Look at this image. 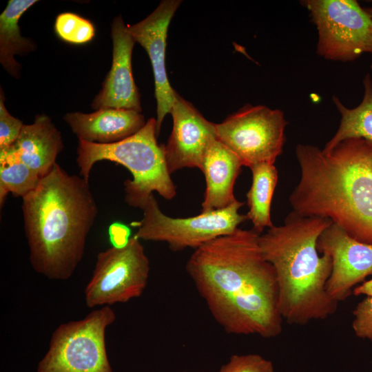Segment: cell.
<instances>
[{"instance_id": "obj_1", "label": "cell", "mask_w": 372, "mask_h": 372, "mask_svg": "<svg viewBox=\"0 0 372 372\" xmlns=\"http://www.w3.org/2000/svg\"><path fill=\"white\" fill-rule=\"evenodd\" d=\"M260 234L238 228L195 249L186 270L216 321L228 333L279 335L275 270L262 254Z\"/></svg>"}, {"instance_id": "obj_2", "label": "cell", "mask_w": 372, "mask_h": 372, "mask_svg": "<svg viewBox=\"0 0 372 372\" xmlns=\"http://www.w3.org/2000/svg\"><path fill=\"white\" fill-rule=\"evenodd\" d=\"M296 154L300 178L289 198L293 211L328 219L372 245V142L349 138L329 152L299 144Z\"/></svg>"}, {"instance_id": "obj_3", "label": "cell", "mask_w": 372, "mask_h": 372, "mask_svg": "<svg viewBox=\"0 0 372 372\" xmlns=\"http://www.w3.org/2000/svg\"><path fill=\"white\" fill-rule=\"evenodd\" d=\"M22 200L33 269L50 280L69 279L83 257L98 214L89 181L56 163Z\"/></svg>"}, {"instance_id": "obj_4", "label": "cell", "mask_w": 372, "mask_h": 372, "mask_svg": "<svg viewBox=\"0 0 372 372\" xmlns=\"http://www.w3.org/2000/svg\"><path fill=\"white\" fill-rule=\"evenodd\" d=\"M331 223L292 211L282 225L259 236L262 256L275 270L280 315L289 324L325 320L337 311L338 302L326 289L331 259L317 249L319 236Z\"/></svg>"}, {"instance_id": "obj_5", "label": "cell", "mask_w": 372, "mask_h": 372, "mask_svg": "<svg viewBox=\"0 0 372 372\" xmlns=\"http://www.w3.org/2000/svg\"><path fill=\"white\" fill-rule=\"evenodd\" d=\"M156 120L151 118L134 135L110 144L79 141L76 163L80 176L89 181L93 165L110 161L127 168L132 180L124 182L125 201L140 208L156 192L163 198L175 197L176 189L168 171L163 145L156 141Z\"/></svg>"}, {"instance_id": "obj_6", "label": "cell", "mask_w": 372, "mask_h": 372, "mask_svg": "<svg viewBox=\"0 0 372 372\" xmlns=\"http://www.w3.org/2000/svg\"><path fill=\"white\" fill-rule=\"evenodd\" d=\"M116 320L110 306L92 310L83 318L59 325L37 372H113L105 331Z\"/></svg>"}, {"instance_id": "obj_7", "label": "cell", "mask_w": 372, "mask_h": 372, "mask_svg": "<svg viewBox=\"0 0 372 372\" xmlns=\"http://www.w3.org/2000/svg\"><path fill=\"white\" fill-rule=\"evenodd\" d=\"M243 202L236 200L228 207L189 218H172L163 214L152 194L140 207L143 219L136 223L134 236L139 240L165 242L175 251L187 247L197 249L216 238L230 234L247 220L239 209Z\"/></svg>"}, {"instance_id": "obj_8", "label": "cell", "mask_w": 372, "mask_h": 372, "mask_svg": "<svg viewBox=\"0 0 372 372\" xmlns=\"http://www.w3.org/2000/svg\"><path fill=\"white\" fill-rule=\"evenodd\" d=\"M318 40L317 53L326 59L352 61L372 54V17L355 0H306Z\"/></svg>"}, {"instance_id": "obj_9", "label": "cell", "mask_w": 372, "mask_h": 372, "mask_svg": "<svg viewBox=\"0 0 372 372\" xmlns=\"http://www.w3.org/2000/svg\"><path fill=\"white\" fill-rule=\"evenodd\" d=\"M149 272L148 258L134 236L124 246L99 252L84 290L86 306H110L140 297L147 287Z\"/></svg>"}, {"instance_id": "obj_10", "label": "cell", "mask_w": 372, "mask_h": 372, "mask_svg": "<svg viewBox=\"0 0 372 372\" xmlns=\"http://www.w3.org/2000/svg\"><path fill=\"white\" fill-rule=\"evenodd\" d=\"M288 122L280 110L247 105L216 124L217 138L251 167L274 164L282 152Z\"/></svg>"}, {"instance_id": "obj_11", "label": "cell", "mask_w": 372, "mask_h": 372, "mask_svg": "<svg viewBox=\"0 0 372 372\" xmlns=\"http://www.w3.org/2000/svg\"><path fill=\"white\" fill-rule=\"evenodd\" d=\"M317 249L331 259L332 269L326 289L338 303L348 298L359 283L372 275V245L353 238L333 223L319 236Z\"/></svg>"}, {"instance_id": "obj_12", "label": "cell", "mask_w": 372, "mask_h": 372, "mask_svg": "<svg viewBox=\"0 0 372 372\" xmlns=\"http://www.w3.org/2000/svg\"><path fill=\"white\" fill-rule=\"evenodd\" d=\"M170 114L172 131L163 145L169 172L185 167L200 169L208 147L217 138L216 123L207 121L178 93Z\"/></svg>"}, {"instance_id": "obj_13", "label": "cell", "mask_w": 372, "mask_h": 372, "mask_svg": "<svg viewBox=\"0 0 372 372\" xmlns=\"http://www.w3.org/2000/svg\"><path fill=\"white\" fill-rule=\"evenodd\" d=\"M180 0H164L145 19L127 25L135 42L146 50L152 67L155 98L156 100V134L167 114L170 113L176 92L172 87L167 76L165 50L169 23L180 6Z\"/></svg>"}, {"instance_id": "obj_14", "label": "cell", "mask_w": 372, "mask_h": 372, "mask_svg": "<svg viewBox=\"0 0 372 372\" xmlns=\"http://www.w3.org/2000/svg\"><path fill=\"white\" fill-rule=\"evenodd\" d=\"M111 37L113 44L112 67L91 107L96 110L117 108L141 112V95L134 81L132 69V54L136 42L121 15L112 21Z\"/></svg>"}, {"instance_id": "obj_15", "label": "cell", "mask_w": 372, "mask_h": 372, "mask_svg": "<svg viewBox=\"0 0 372 372\" xmlns=\"http://www.w3.org/2000/svg\"><path fill=\"white\" fill-rule=\"evenodd\" d=\"M63 120L79 141L98 144L121 141L136 134L147 122L141 112L117 108L67 113Z\"/></svg>"}, {"instance_id": "obj_16", "label": "cell", "mask_w": 372, "mask_h": 372, "mask_svg": "<svg viewBox=\"0 0 372 372\" xmlns=\"http://www.w3.org/2000/svg\"><path fill=\"white\" fill-rule=\"evenodd\" d=\"M63 147L59 130L48 116L40 114L32 124H23L15 143L0 152L15 157L42 178L57 163Z\"/></svg>"}, {"instance_id": "obj_17", "label": "cell", "mask_w": 372, "mask_h": 372, "mask_svg": "<svg viewBox=\"0 0 372 372\" xmlns=\"http://www.w3.org/2000/svg\"><path fill=\"white\" fill-rule=\"evenodd\" d=\"M242 166L239 158L218 138L211 143L200 169L206 182L201 213L224 209L237 200L234 187Z\"/></svg>"}, {"instance_id": "obj_18", "label": "cell", "mask_w": 372, "mask_h": 372, "mask_svg": "<svg viewBox=\"0 0 372 372\" xmlns=\"http://www.w3.org/2000/svg\"><path fill=\"white\" fill-rule=\"evenodd\" d=\"M35 0H10L0 15V63L14 78L20 76L21 66L15 55H23L35 49L34 43L21 34L19 21Z\"/></svg>"}, {"instance_id": "obj_19", "label": "cell", "mask_w": 372, "mask_h": 372, "mask_svg": "<svg viewBox=\"0 0 372 372\" xmlns=\"http://www.w3.org/2000/svg\"><path fill=\"white\" fill-rule=\"evenodd\" d=\"M364 95L361 103L354 108L347 107L336 96L333 102L341 118L338 129L322 149L329 152L338 144L349 138H362L372 142V79L367 74L363 79Z\"/></svg>"}, {"instance_id": "obj_20", "label": "cell", "mask_w": 372, "mask_h": 372, "mask_svg": "<svg viewBox=\"0 0 372 372\" xmlns=\"http://www.w3.org/2000/svg\"><path fill=\"white\" fill-rule=\"evenodd\" d=\"M252 174L251 187L247 194L249 211L247 214L252 229L262 234L265 228L273 226L271 218V204L278 183V171L274 164L261 163L249 168Z\"/></svg>"}, {"instance_id": "obj_21", "label": "cell", "mask_w": 372, "mask_h": 372, "mask_svg": "<svg viewBox=\"0 0 372 372\" xmlns=\"http://www.w3.org/2000/svg\"><path fill=\"white\" fill-rule=\"evenodd\" d=\"M41 177L32 169L4 152H0V206L8 193L22 198L32 192Z\"/></svg>"}, {"instance_id": "obj_22", "label": "cell", "mask_w": 372, "mask_h": 372, "mask_svg": "<svg viewBox=\"0 0 372 372\" xmlns=\"http://www.w3.org/2000/svg\"><path fill=\"white\" fill-rule=\"evenodd\" d=\"M54 30L63 41L74 44L87 43L95 34L91 21L72 12L61 13L56 17Z\"/></svg>"}, {"instance_id": "obj_23", "label": "cell", "mask_w": 372, "mask_h": 372, "mask_svg": "<svg viewBox=\"0 0 372 372\" xmlns=\"http://www.w3.org/2000/svg\"><path fill=\"white\" fill-rule=\"evenodd\" d=\"M218 372H274L271 361L256 353L233 355Z\"/></svg>"}, {"instance_id": "obj_24", "label": "cell", "mask_w": 372, "mask_h": 372, "mask_svg": "<svg viewBox=\"0 0 372 372\" xmlns=\"http://www.w3.org/2000/svg\"><path fill=\"white\" fill-rule=\"evenodd\" d=\"M23 123L12 116L4 104V94L1 88L0 94V150L8 149L17 141Z\"/></svg>"}, {"instance_id": "obj_25", "label": "cell", "mask_w": 372, "mask_h": 372, "mask_svg": "<svg viewBox=\"0 0 372 372\" xmlns=\"http://www.w3.org/2000/svg\"><path fill=\"white\" fill-rule=\"evenodd\" d=\"M352 328L355 335L372 342V298L366 297L353 311Z\"/></svg>"}, {"instance_id": "obj_26", "label": "cell", "mask_w": 372, "mask_h": 372, "mask_svg": "<svg viewBox=\"0 0 372 372\" xmlns=\"http://www.w3.org/2000/svg\"><path fill=\"white\" fill-rule=\"evenodd\" d=\"M110 229L113 246L122 247L127 243L130 238H129V230L125 226L121 225H112Z\"/></svg>"}, {"instance_id": "obj_27", "label": "cell", "mask_w": 372, "mask_h": 372, "mask_svg": "<svg viewBox=\"0 0 372 372\" xmlns=\"http://www.w3.org/2000/svg\"><path fill=\"white\" fill-rule=\"evenodd\" d=\"M352 294L356 296L364 295L366 297L372 298V278L356 286L353 289Z\"/></svg>"}, {"instance_id": "obj_28", "label": "cell", "mask_w": 372, "mask_h": 372, "mask_svg": "<svg viewBox=\"0 0 372 372\" xmlns=\"http://www.w3.org/2000/svg\"><path fill=\"white\" fill-rule=\"evenodd\" d=\"M365 10L370 14V16L372 17V8H366ZM370 67H371V68L372 70V61H371Z\"/></svg>"}, {"instance_id": "obj_29", "label": "cell", "mask_w": 372, "mask_h": 372, "mask_svg": "<svg viewBox=\"0 0 372 372\" xmlns=\"http://www.w3.org/2000/svg\"><path fill=\"white\" fill-rule=\"evenodd\" d=\"M185 372H187V371H185Z\"/></svg>"}]
</instances>
